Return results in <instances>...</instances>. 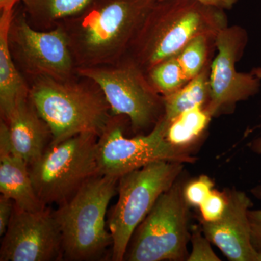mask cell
<instances>
[{
    "label": "cell",
    "instance_id": "d4e9b609",
    "mask_svg": "<svg viewBox=\"0 0 261 261\" xmlns=\"http://www.w3.org/2000/svg\"><path fill=\"white\" fill-rule=\"evenodd\" d=\"M252 195L261 200V186L251 190ZM248 219L251 228V241L254 248L261 252V210H249Z\"/></svg>",
    "mask_w": 261,
    "mask_h": 261
},
{
    "label": "cell",
    "instance_id": "f1b7e54d",
    "mask_svg": "<svg viewBox=\"0 0 261 261\" xmlns=\"http://www.w3.org/2000/svg\"><path fill=\"white\" fill-rule=\"evenodd\" d=\"M251 72L252 73H253L254 75H256L257 78H259L260 80H261V66L252 68ZM255 149L257 150V152H258L259 153H261V138L256 141V142H255Z\"/></svg>",
    "mask_w": 261,
    "mask_h": 261
},
{
    "label": "cell",
    "instance_id": "7402d4cb",
    "mask_svg": "<svg viewBox=\"0 0 261 261\" xmlns=\"http://www.w3.org/2000/svg\"><path fill=\"white\" fill-rule=\"evenodd\" d=\"M214 183L208 176H200L184 187V195L189 205L200 207L214 190Z\"/></svg>",
    "mask_w": 261,
    "mask_h": 261
},
{
    "label": "cell",
    "instance_id": "484cf974",
    "mask_svg": "<svg viewBox=\"0 0 261 261\" xmlns=\"http://www.w3.org/2000/svg\"><path fill=\"white\" fill-rule=\"evenodd\" d=\"M14 202L6 196L0 195V235H4L13 214Z\"/></svg>",
    "mask_w": 261,
    "mask_h": 261
},
{
    "label": "cell",
    "instance_id": "2e32d148",
    "mask_svg": "<svg viewBox=\"0 0 261 261\" xmlns=\"http://www.w3.org/2000/svg\"><path fill=\"white\" fill-rule=\"evenodd\" d=\"M14 10L1 12L0 17V111L3 120L8 118L20 100L30 96V86L15 64L8 42Z\"/></svg>",
    "mask_w": 261,
    "mask_h": 261
},
{
    "label": "cell",
    "instance_id": "8fae6325",
    "mask_svg": "<svg viewBox=\"0 0 261 261\" xmlns=\"http://www.w3.org/2000/svg\"><path fill=\"white\" fill-rule=\"evenodd\" d=\"M248 42V34L238 25L226 27L216 38L218 53L211 64L210 99L205 106L211 117L230 111L237 103L255 95L260 88V79L236 69Z\"/></svg>",
    "mask_w": 261,
    "mask_h": 261
},
{
    "label": "cell",
    "instance_id": "277c9868",
    "mask_svg": "<svg viewBox=\"0 0 261 261\" xmlns=\"http://www.w3.org/2000/svg\"><path fill=\"white\" fill-rule=\"evenodd\" d=\"M118 179L101 174L94 176L53 211L61 233L65 260H102L108 247H112L106 216Z\"/></svg>",
    "mask_w": 261,
    "mask_h": 261
},
{
    "label": "cell",
    "instance_id": "83f0119b",
    "mask_svg": "<svg viewBox=\"0 0 261 261\" xmlns=\"http://www.w3.org/2000/svg\"><path fill=\"white\" fill-rule=\"evenodd\" d=\"M21 0H0V9L3 11H13L16 5L20 3Z\"/></svg>",
    "mask_w": 261,
    "mask_h": 261
},
{
    "label": "cell",
    "instance_id": "ba28073f",
    "mask_svg": "<svg viewBox=\"0 0 261 261\" xmlns=\"http://www.w3.org/2000/svg\"><path fill=\"white\" fill-rule=\"evenodd\" d=\"M77 73L97 84L113 116L128 118L134 132L154 127L162 118L163 96L156 92L145 72L128 56L114 64L78 68Z\"/></svg>",
    "mask_w": 261,
    "mask_h": 261
},
{
    "label": "cell",
    "instance_id": "cb8c5ba5",
    "mask_svg": "<svg viewBox=\"0 0 261 261\" xmlns=\"http://www.w3.org/2000/svg\"><path fill=\"white\" fill-rule=\"evenodd\" d=\"M226 194L213 190L200 206L202 221L214 222L221 219L226 209Z\"/></svg>",
    "mask_w": 261,
    "mask_h": 261
},
{
    "label": "cell",
    "instance_id": "3957f363",
    "mask_svg": "<svg viewBox=\"0 0 261 261\" xmlns=\"http://www.w3.org/2000/svg\"><path fill=\"white\" fill-rule=\"evenodd\" d=\"M80 76L58 80L31 79L30 98L51 133L50 145L84 133L99 137L113 116L97 84Z\"/></svg>",
    "mask_w": 261,
    "mask_h": 261
},
{
    "label": "cell",
    "instance_id": "603a6c76",
    "mask_svg": "<svg viewBox=\"0 0 261 261\" xmlns=\"http://www.w3.org/2000/svg\"><path fill=\"white\" fill-rule=\"evenodd\" d=\"M202 229L195 226L192 230L190 240L192 244L191 255H189L187 260L189 261H219L220 259L214 253L211 242L202 235Z\"/></svg>",
    "mask_w": 261,
    "mask_h": 261
},
{
    "label": "cell",
    "instance_id": "8992f818",
    "mask_svg": "<svg viewBox=\"0 0 261 261\" xmlns=\"http://www.w3.org/2000/svg\"><path fill=\"white\" fill-rule=\"evenodd\" d=\"M98 136L84 133L49 145L29 169L38 197L46 206L61 205L99 174Z\"/></svg>",
    "mask_w": 261,
    "mask_h": 261
},
{
    "label": "cell",
    "instance_id": "5b68a950",
    "mask_svg": "<svg viewBox=\"0 0 261 261\" xmlns=\"http://www.w3.org/2000/svg\"><path fill=\"white\" fill-rule=\"evenodd\" d=\"M183 164L176 161H155L119 178L118 201L110 211L107 221L113 239L111 260H124L136 228L160 196L178 179Z\"/></svg>",
    "mask_w": 261,
    "mask_h": 261
},
{
    "label": "cell",
    "instance_id": "44dd1931",
    "mask_svg": "<svg viewBox=\"0 0 261 261\" xmlns=\"http://www.w3.org/2000/svg\"><path fill=\"white\" fill-rule=\"evenodd\" d=\"M146 75L152 87L163 97L181 89L190 81L178 61L177 56L158 63Z\"/></svg>",
    "mask_w": 261,
    "mask_h": 261
},
{
    "label": "cell",
    "instance_id": "4fadbf2b",
    "mask_svg": "<svg viewBox=\"0 0 261 261\" xmlns=\"http://www.w3.org/2000/svg\"><path fill=\"white\" fill-rule=\"evenodd\" d=\"M226 196L227 203L224 214L214 222L201 221L202 233L228 260L257 261L260 252L252 245L248 219L252 201L245 192L235 190L228 191Z\"/></svg>",
    "mask_w": 261,
    "mask_h": 261
},
{
    "label": "cell",
    "instance_id": "52a82bcc",
    "mask_svg": "<svg viewBox=\"0 0 261 261\" xmlns=\"http://www.w3.org/2000/svg\"><path fill=\"white\" fill-rule=\"evenodd\" d=\"M189 205L181 182L160 196L152 210L136 228L124 260L177 261L188 259Z\"/></svg>",
    "mask_w": 261,
    "mask_h": 261
},
{
    "label": "cell",
    "instance_id": "7a4b0ae2",
    "mask_svg": "<svg viewBox=\"0 0 261 261\" xmlns=\"http://www.w3.org/2000/svg\"><path fill=\"white\" fill-rule=\"evenodd\" d=\"M226 27L224 10L195 0H156L126 56L147 73L158 63L177 56L195 38L216 37Z\"/></svg>",
    "mask_w": 261,
    "mask_h": 261
},
{
    "label": "cell",
    "instance_id": "6da1fadb",
    "mask_svg": "<svg viewBox=\"0 0 261 261\" xmlns=\"http://www.w3.org/2000/svg\"><path fill=\"white\" fill-rule=\"evenodd\" d=\"M155 2L94 0L80 14L58 23L77 69L114 64L124 58Z\"/></svg>",
    "mask_w": 261,
    "mask_h": 261
},
{
    "label": "cell",
    "instance_id": "4316f807",
    "mask_svg": "<svg viewBox=\"0 0 261 261\" xmlns=\"http://www.w3.org/2000/svg\"><path fill=\"white\" fill-rule=\"evenodd\" d=\"M158 1H161V0H158ZM195 1L207 6L224 10V11L231 9L238 3V0H195Z\"/></svg>",
    "mask_w": 261,
    "mask_h": 261
},
{
    "label": "cell",
    "instance_id": "9c48e42d",
    "mask_svg": "<svg viewBox=\"0 0 261 261\" xmlns=\"http://www.w3.org/2000/svg\"><path fill=\"white\" fill-rule=\"evenodd\" d=\"M123 116H113L98 137L97 156L99 174L119 178L123 175L159 161L192 163L184 149L171 145L166 138L168 123L163 118L146 135L128 138L123 135Z\"/></svg>",
    "mask_w": 261,
    "mask_h": 261
},
{
    "label": "cell",
    "instance_id": "9a60e30c",
    "mask_svg": "<svg viewBox=\"0 0 261 261\" xmlns=\"http://www.w3.org/2000/svg\"><path fill=\"white\" fill-rule=\"evenodd\" d=\"M0 192L22 210L37 211L47 207L35 191L29 165L13 147L0 149Z\"/></svg>",
    "mask_w": 261,
    "mask_h": 261
},
{
    "label": "cell",
    "instance_id": "30bf717a",
    "mask_svg": "<svg viewBox=\"0 0 261 261\" xmlns=\"http://www.w3.org/2000/svg\"><path fill=\"white\" fill-rule=\"evenodd\" d=\"M8 42L15 64L30 79L47 76L68 80L79 75L63 27L58 25L49 30L34 28L23 7L15 8Z\"/></svg>",
    "mask_w": 261,
    "mask_h": 261
},
{
    "label": "cell",
    "instance_id": "d6986e66",
    "mask_svg": "<svg viewBox=\"0 0 261 261\" xmlns=\"http://www.w3.org/2000/svg\"><path fill=\"white\" fill-rule=\"evenodd\" d=\"M212 117L203 106H197L181 113L170 122L166 138L176 148L184 149L201 137Z\"/></svg>",
    "mask_w": 261,
    "mask_h": 261
},
{
    "label": "cell",
    "instance_id": "5bb4252c",
    "mask_svg": "<svg viewBox=\"0 0 261 261\" xmlns=\"http://www.w3.org/2000/svg\"><path fill=\"white\" fill-rule=\"evenodd\" d=\"M4 121L9 128L13 150L29 166L50 145V128L38 113L30 96L20 100Z\"/></svg>",
    "mask_w": 261,
    "mask_h": 261
},
{
    "label": "cell",
    "instance_id": "ffe728a7",
    "mask_svg": "<svg viewBox=\"0 0 261 261\" xmlns=\"http://www.w3.org/2000/svg\"><path fill=\"white\" fill-rule=\"evenodd\" d=\"M216 38L201 35L192 39L177 55L178 61L189 80L199 74L212 62Z\"/></svg>",
    "mask_w": 261,
    "mask_h": 261
},
{
    "label": "cell",
    "instance_id": "e0dca14e",
    "mask_svg": "<svg viewBox=\"0 0 261 261\" xmlns=\"http://www.w3.org/2000/svg\"><path fill=\"white\" fill-rule=\"evenodd\" d=\"M94 0H21L29 22L39 30H49L65 19L80 14Z\"/></svg>",
    "mask_w": 261,
    "mask_h": 261
},
{
    "label": "cell",
    "instance_id": "f546056e",
    "mask_svg": "<svg viewBox=\"0 0 261 261\" xmlns=\"http://www.w3.org/2000/svg\"><path fill=\"white\" fill-rule=\"evenodd\" d=\"M257 261H261V252L259 253L258 258H257Z\"/></svg>",
    "mask_w": 261,
    "mask_h": 261
},
{
    "label": "cell",
    "instance_id": "7c38bea8",
    "mask_svg": "<svg viewBox=\"0 0 261 261\" xmlns=\"http://www.w3.org/2000/svg\"><path fill=\"white\" fill-rule=\"evenodd\" d=\"M63 258V241L49 207L27 211L14 204L0 247L1 261H53Z\"/></svg>",
    "mask_w": 261,
    "mask_h": 261
},
{
    "label": "cell",
    "instance_id": "ac0fdd59",
    "mask_svg": "<svg viewBox=\"0 0 261 261\" xmlns=\"http://www.w3.org/2000/svg\"><path fill=\"white\" fill-rule=\"evenodd\" d=\"M211 63L181 89L163 97L164 113L162 118L168 124L185 111L197 106L205 108L207 106L211 95Z\"/></svg>",
    "mask_w": 261,
    "mask_h": 261
}]
</instances>
